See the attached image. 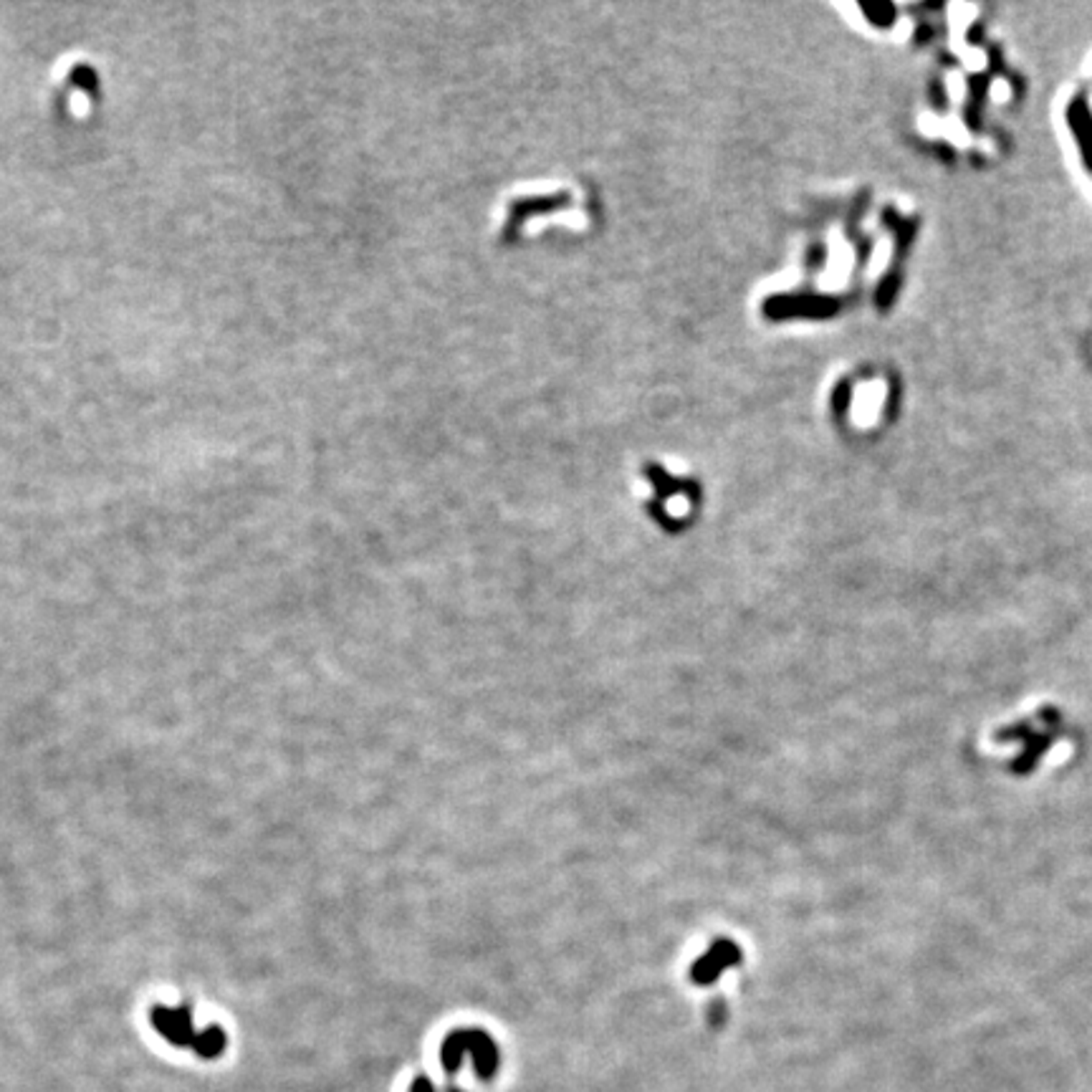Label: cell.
Returning a JSON list of instances; mask_svg holds the SVG:
<instances>
[{
  "label": "cell",
  "mask_w": 1092,
  "mask_h": 1092,
  "mask_svg": "<svg viewBox=\"0 0 1092 1092\" xmlns=\"http://www.w3.org/2000/svg\"><path fill=\"white\" fill-rule=\"evenodd\" d=\"M450 1092H460V1090H450Z\"/></svg>",
  "instance_id": "cell-3"
},
{
  "label": "cell",
  "mask_w": 1092,
  "mask_h": 1092,
  "mask_svg": "<svg viewBox=\"0 0 1092 1092\" xmlns=\"http://www.w3.org/2000/svg\"><path fill=\"white\" fill-rule=\"evenodd\" d=\"M739 959V953H736V949L733 946H718L716 951H711L708 956H705L703 961H698V966H695V981H701V984H705V981H713L718 976V971L726 966V963H733Z\"/></svg>",
  "instance_id": "cell-2"
},
{
  "label": "cell",
  "mask_w": 1092,
  "mask_h": 1092,
  "mask_svg": "<svg viewBox=\"0 0 1092 1092\" xmlns=\"http://www.w3.org/2000/svg\"><path fill=\"white\" fill-rule=\"evenodd\" d=\"M466 1049L473 1052L476 1069H478V1075H481L483 1080L494 1077L496 1065H498V1052H496V1045L491 1042V1037H486V1034L478 1032V1029L453 1034L446 1045H443V1065H446L448 1069L458 1067V1059Z\"/></svg>",
  "instance_id": "cell-1"
}]
</instances>
